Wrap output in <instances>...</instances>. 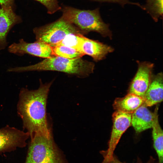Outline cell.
<instances>
[{
    "label": "cell",
    "instance_id": "1",
    "mask_svg": "<svg viewBox=\"0 0 163 163\" xmlns=\"http://www.w3.org/2000/svg\"><path fill=\"white\" fill-rule=\"evenodd\" d=\"M40 81L37 89H21L17 105L18 113L23 121L24 127L30 138L37 133L50 134L46 115L48 94L53 81L43 84Z\"/></svg>",
    "mask_w": 163,
    "mask_h": 163
},
{
    "label": "cell",
    "instance_id": "2",
    "mask_svg": "<svg viewBox=\"0 0 163 163\" xmlns=\"http://www.w3.org/2000/svg\"><path fill=\"white\" fill-rule=\"evenodd\" d=\"M94 64L81 58L69 59L54 56L45 59L35 64L10 68L9 72H21L33 71H52L75 75L81 77L88 76L93 72Z\"/></svg>",
    "mask_w": 163,
    "mask_h": 163
},
{
    "label": "cell",
    "instance_id": "3",
    "mask_svg": "<svg viewBox=\"0 0 163 163\" xmlns=\"http://www.w3.org/2000/svg\"><path fill=\"white\" fill-rule=\"evenodd\" d=\"M62 16L77 27L85 34L91 31L99 33L103 37L111 38L108 25L102 20L97 8L94 10H82L64 6Z\"/></svg>",
    "mask_w": 163,
    "mask_h": 163
},
{
    "label": "cell",
    "instance_id": "4",
    "mask_svg": "<svg viewBox=\"0 0 163 163\" xmlns=\"http://www.w3.org/2000/svg\"><path fill=\"white\" fill-rule=\"evenodd\" d=\"M37 41L53 46L58 44L68 35L71 34H84L75 26L62 16L55 21L33 29Z\"/></svg>",
    "mask_w": 163,
    "mask_h": 163
},
{
    "label": "cell",
    "instance_id": "5",
    "mask_svg": "<svg viewBox=\"0 0 163 163\" xmlns=\"http://www.w3.org/2000/svg\"><path fill=\"white\" fill-rule=\"evenodd\" d=\"M132 114L116 111L112 115L113 125L110 139L106 150L100 151L104 159L101 163H107L114 154L115 148L122 135L131 124Z\"/></svg>",
    "mask_w": 163,
    "mask_h": 163
},
{
    "label": "cell",
    "instance_id": "6",
    "mask_svg": "<svg viewBox=\"0 0 163 163\" xmlns=\"http://www.w3.org/2000/svg\"><path fill=\"white\" fill-rule=\"evenodd\" d=\"M8 51L18 56L27 54L45 59L54 56L52 46L50 45L37 40L33 43L27 42L23 39L10 45Z\"/></svg>",
    "mask_w": 163,
    "mask_h": 163
},
{
    "label": "cell",
    "instance_id": "7",
    "mask_svg": "<svg viewBox=\"0 0 163 163\" xmlns=\"http://www.w3.org/2000/svg\"><path fill=\"white\" fill-rule=\"evenodd\" d=\"M30 137L25 132L8 126L0 129V153L9 152L18 148H23L27 145Z\"/></svg>",
    "mask_w": 163,
    "mask_h": 163
},
{
    "label": "cell",
    "instance_id": "8",
    "mask_svg": "<svg viewBox=\"0 0 163 163\" xmlns=\"http://www.w3.org/2000/svg\"><path fill=\"white\" fill-rule=\"evenodd\" d=\"M138 63V69L129 85V93L143 98L151 80L154 65L147 62H139Z\"/></svg>",
    "mask_w": 163,
    "mask_h": 163
},
{
    "label": "cell",
    "instance_id": "9",
    "mask_svg": "<svg viewBox=\"0 0 163 163\" xmlns=\"http://www.w3.org/2000/svg\"><path fill=\"white\" fill-rule=\"evenodd\" d=\"M21 17L14 11L13 7L0 6V50L8 45L7 37L11 28L21 22Z\"/></svg>",
    "mask_w": 163,
    "mask_h": 163
},
{
    "label": "cell",
    "instance_id": "10",
    "mask_svg": "<svg viewBox=\"0 0 163 163\" xmlns=\"http://www.w3.org/2000/svg\"><path fill=\"white\" fill-rule=\"evenodd\" d=\"M79 51L84 55H88L97 62L104 58L108 54L113 51V49L109 46L90 39L83 35L81 38Z\"/></svg>",
    "mask_w": 163,
    "mask_h": 163
},
{
    "label": "cell",
    "instance_id": "11",
    "mask_svg": "<svg viewBox=\"0 0 163 163\" xmlns=\"http://www.w3.org/2000/svg\"><path fill=\"white\" fill-rule=\"evenodd\" d=\"M163 74L160 72L152 76L151 80L143 97L144 103L151 107L163 100Z\"/></svg>",
    "mask_w": 163,
    "mask_h": 163
},
{
    "label": "cell",
    "instance_id": "12",
    "mask_svg": "<svg viewBox=\"0 0 163 163\" xmlns=\"http://www.w3.org/2000/svg\"><path fill=\"white\" fill-rule=\"evenodd\" d=\"M153 117V113L143 103L132 114L131 124L136 132L140 133L152 128Z\"/></svg>",
    "mask_w": 163,
    "mask_h": 163
},
{
    "label": "cell",
    "instance_id": "13",
    "mask_svg": "<svg viewBox=\"0 0 163 163\" xmlns=\"http://www.w3.org/2000/svg\"><path fill=\"white\" fill-rule=\"evenodd\" d=\"M144 103L143 98L132 93L116 99L113 106L116 111L132 114Z\"/></svg>",
    "mask_w": 163,
    "mask_h": 163
},
{
    "label": "cell",
    "instance_id": "14",
    "mask_svg": "<svg viewBox=\"0 0 163 163\" xmlns=\"http://www.w3.org/2000/svg\"><path fill=\"white\" fill-rule=\"evenodd\" d=\"M158 106L155 108L153 113V121L152 128L153 146L158 158L157 163H163V131L158 121Z\"/></svg>",
    "mask_w": 163,
    "mask_h": 163
},
{
    "label": "cell",
    "instance_id": "15",
    "mask_svg": "<svg viewBox=\"0 0 163 163\" xmlns=\"http://www.w3.org/2000/svg\"><path fill=\"white\" fill-rule=\"evenodd\" d=\"M54 56L69 59L81 58L84 54L75 49L61 45L52 46Z\"/></svg>",
    "mask_w": 163,
    "mask_h": 163
},
{
    "label": "cell",
    "instance_id": "16",
    "mask_svg": "<svg viewBox=\"0 0 163 163\" xmlns=\"http://www.w3.org/2000/svg\"><path fill=\"white\" fill-rule=\"evenodd\" d=\"M83 35L81 34H70L67 35L57 45H64L75 49L79 51L81 38Z\"/></svg>",
    "mask_w": 163,
    "mask_h": 163
},
{
    "label": "cell",
    "instance_id": "17",
    "mask_svg": "<svg viewBox=\"0 0 163 163\" xmlns=\"http://www.w3.org/2000/svg\"><path fill=\"white\" fill-rule=\"evenodd\" d=\"M162 5L163 0H147L146 8L154 19L162 15Z\"/></svg>",
    "mask_w": 163,
    "mask_h": 163
},
{
    "label": "cell",
    "instance_id": "18",
    "mask_svg": "<svg viewBox=\"0 0 163 163\" xmlns=\"http://www.w3.org/2000/svg\"><path fill=\"white\" fill-rule=\"evenodd\" d=\"M44 5L46 8L47 13L52 14L61 9L58 0H35Z\"/></svg>",
    "mask_w": 163,
    "mask_h": 163
},
{
    "label": "cell",
    "instance_id": "19",
    "mask_svg": "<svg viewBox=\"0 0 163 163\" xmlns=\"http://www.w3.org/2000/svg\"><path fill=\"white\" fill-rule=\"evenodd\" d=\"M155 159L152 157L151 156L148 161L146 163H157ZM107 163H126L121 161L117 156L114 154L108 160ZM136 163H143L138 158Z\"/></svg>",
    "mask_w": 163,
    "mask_h": 163
},
{
    "label": "cell",
    "instance_id": "20",
    "mask_svg": "<svg viewBox=\"0 0 163 163\" xmlns=\"http://www.w3.org/2000/svg\"><path fill=\"white\" fill-rule=\"evenodd\" d=\"M93 1H97L101 2H114L118 3L122 5H124L127 4H136V5H139L138 4L136 3H131L128 0H92Z\"/></svg>",
    "mask_w": 163,
    "mask_h": 163
},
{
    "label": "cell",
    "instance_id": "21",
    "mask_svg": "<svg viewBox=\"0 0 163 163\" xmlns=\"http://www.w3.org/2000/svg\"><path fill=\"white\" fill-rule=\"evenodd\" d=\"M14 0H0V6L3 7H13Z\"/></svg>",
    "mask_w": 163,
    "mask_h": 163
}]
</instances>
